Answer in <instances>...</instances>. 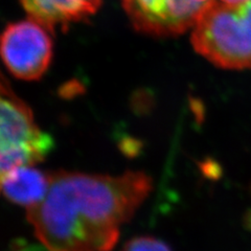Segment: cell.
Segmentation results:
<instances>
[{"instance_id":"1","label":"cell","mask_w":251,"mask_h":251,"mask_svg":"<svg viewBox=\"0 0 251 251\" xmlns=\"http://www.w3.org/2000/svg\"><path fill=\"white\" fill-rule=\"evenodd\" d=\"M151 191V177L140 171L120 176L54 171L44 198L27 208V221L49 251H110Z\"/></svg>"},{"instance_id":"2","label":"cell","mask_w":251,"mask_h":251,"mask_svg":"<svg viewBox=\"0 0 251 251\" xmlns=\"http://www.w3.org/2000/svg\"><path fill=\"white\" fill-rule=\"evenodd\" d=\"M191 42L219 68L251 69V0L237 4L216 0L192 28Z\"/></svg>"},{"instance_id":"3","label":"cell","mask_w":251,"mask_h":251,"mask_svg":"<svg viewBox=\"0 0 251 251\" xmlns=\"http://www.w3.org/2000/svg\"><path fill=\"white\" fill-rule=\"evenodd\" d=\"M0 108L1 175L41 162L51 151L52 138L38 128L30 107L16 96L4 77L1 82Z\"/></svg>"},{"instance_id":"4","label":"cell","mask_w":251,"mask_h":251,"mask_svg":"<svg viewBox=\"0 0 251 251\" xmlns=\"http://www.w3.org/2000/svg\"><path fill=\"white\" fill-rule=\"evenodd\" d=\"M50 31L30 18L7 25L1 36V57L14 76L36 81L45 74L52 58Z\"/></svg>"},{"instance_id":"5","label":"cell","mask_w":251,"mask_h":251,"mask_svg":"<svg viewBox=\"0 0 251 251\" xmlns=\"http://www.w3.org/2000/svg\"><path fill=\"white\" fill-rule=\"evenodd\" d=\"M137 31L158 38L179 36L193 28L216 0H121Z\"/></svg>"},{"instance_id":"6","label":"cell","mask_w":251,"mask_h":251,"mask_svg":"<svg viewBox=\"0 0 251 251\" xmlns=\"http://www.w3.org/2000/svg\"><path fill=\"white\" fill-rule=\"evenodd\" d=\"M28 18L53 30H66L73 23L87 20L101 6V0H20Z\"/></svg>"},{"instance_id":"7","label":"cell","mask_w":251,"mask_h":251,"mask_svg":"<svg viewBox=\"0 0 251 251\" xmlns=\"http://www.w3.org/2000/svg\"><path fill=\"white\" fill-rule=\"evenodd\" d=\"M50 185V173L33 167H22L1 175V190L5 198L26 209L40 202Z\"/></svg>"},{"instance_id":"8","label":"cell","mask_w":251,"mask_h":251,"mask_svg":"<svg viewBox=\"0 0 251 251\" xmlns=\"http://www.w3.org/2000/svg\"><path fill=\"white\" fill-rule=\"evenodd\" d=\"M122 251H172V249L159 239L136 237L126 243Z\"/></svg>"},{"instance_id":"9","label":"cell","mask_w":251,"mask_h":251,"mask_svg":"<svg viewBox=\"0 0 251 251\" xmlns=\"http://www.w3.org/2000/svg\"><path fill=\"white\" fill-rule=\"evenodd\" d=\"M218 1L222 2V3H226V4H237V3L247 1V0H218Z\"/></svg>"}]
</instances>
